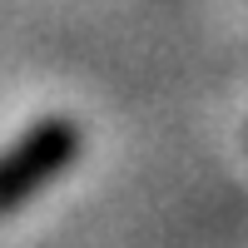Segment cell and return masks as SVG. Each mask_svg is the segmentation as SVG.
<instances>
[{"label":"cell","instance_id":"cell-1","mask_svg":"<svg viewBox=\"0 0 248 248\" xmlns=\"http://www.w3.org/2000/svg\"><path fill=\"white\" fill-rule=\"evenodd\" d=\"M79 144H85V134H79V124L65 119V114H50V119L30 124V129L0 154V218L15 214L25 199H35L60 169H70Z\"/></svg>","mask_w":248,"mask_h":248}]
</instances>
